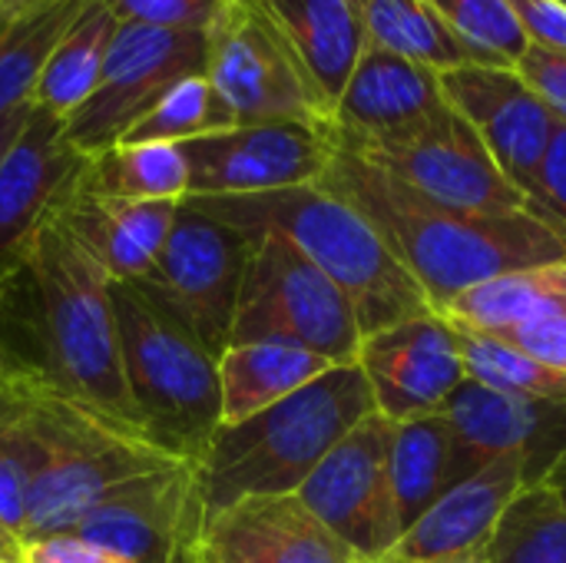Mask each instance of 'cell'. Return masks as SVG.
<instances>
[{
	"instance_id": "10",
	"label": "cell",
	"mask_w": 566,
	"mask_h": 563,
	"mask_svg": "<svg viewBox=\"0 0 566 563\" xmlns=\"http://www.w3.org/2000/svg\"><path fill=\"white\" fill-rule=\"evenodd\" d=\"M391 438L395 421L371 411L295 491L298 501L361 561L388 557L405 534L391 488Z\"/></svg>"
},
{
	"instance_id": "31",
	"label": "cell",
	"mask_w": 566,
	"mask_h": 563,
	"mask_svg": "<svg viewBox=\"0 0 566 563\" xmlns=\"http://www.w3.org/2000/svg\"><path fill=\"white\" fill-rule=\"evenodd\" d=\"M488 563H566V504L544 484H527L484 544Z\"/></svg>"
},
{
	"instance_id": "25",
	"label": "cell",
	"mask_w": 566,
	"mask_h": 563,
	"mask_svg": "<svg viewBox=\"0 0 566 563\" xmlns=\"http://www.w3.org/2000/svg\"><path fill=\"white\" fill-rule=\"evenodd\" d=\"M335 368L328 358L292 342H245L219 355V402L222 428L239 425L282 398L302 392Z\"/></svg>"
},
{
	"instance_id": "40",
	"label": "cell",
	"mask_w": 566,
	"mask_h": 563,
	"mask_svg": "<svg viewBox=\"0 0 566 563\" xmlns=\"http://www.w3.org/2000/svg\"><path fill=\"white\" fill-rule=\"evenodd\" d=\"M27 561V544L7 528V521L0 518V563H23Z\"/></svg>"
},
{
	"instance_id": "23",
	"label": "cell",
	"mask_w": 566,
	"mask_h": 563,
	"mask_svg": "<svg viewBox=\"0 0 566 563\" xmlns=\"http://www.w3.org/2000/svg\"><path fill=\"white\" fill-rule=\"evenodd\" d=\"M527 488V471L514 458H497L438 498L385 557L391 563H431L481 554L507 504Z\"/></svg>"
},
{
	"instance_id": "38",
	"label": "cell",
	"mask_w": 566,
	"mask_h": 563,
	"mask_svg": "<svg viewBox=\"0 0 566 563\" xmlns=\"http://www.w3.org/2000/svg\"><path fill=\"white\" fill-rule=\"evenodd\" d=\"M23 563H129L123 561L113 551L93 548L86 541L76 538H53V541H40L27 548V561Z\"/></svg>"
},
{
	"instance_id": "16",
	"label": "cell",
	"mask_w": 566,
	"mask_h": 563,
	"mask_svg": "<svg viewBox=\"0 0 566 563\" xmlns=\"http://www.w3.org/2000/svg\"><path fill=\"white\" fill-rule=\"evenodd\" d=\"M358 368L371 388L375 411L395 425L444 411L448 398L468 378L461 335L441 312L365 335Z\"/></svg>"
},
{
	"instance_id": "42",
	"label": "cell",
	"mask_w": 566,
	"mask_h": 563,
	"mask_svg": "<svg viewBox=\"0 0 566 563\" xmlns=\"http://www.w3.org/2000/svg\"><path fill=\"white\" fill-rule=\"evenodd\" d=\"M431 563H488L484 554H461V557H444V561H431Z\"/></svg>"
},
{
	"instance_id": "26",
	"label": "cell",
	"mask_w": 566,
	"mask_h": 563,
	"mask_svg": "<svg viewBox=\"0 0 566 563\" xmlns=\"http://www.w3.org/2000/svg\"><path fill=\"white\" fill-rule=\"evenodd\" d=\"M474 471L464 461L448 418L428 415L395 425L391 438V488L398 501L401 528L408 531L438 498L454 484L468 481Z\"/></svg>"
},
{
	"instance_id": "30",
	"label": "cell",
	"mask_w": 566,
	"mask_h": 563,
	"mask_svg": "<svg viewBox=\"0 0 566 563\" xmlns=\"http://www.w3.org/2000/svg\"><path fill=\"white\" fill-rule=\"evenodd\" d=\"M83 186L123 199H169L189 196V163L176 143H116L86 159Z\"/></svg>"
},
{
	"instance_id": "21",
	"label": "cell",
	"mask_w": 566,
	"mask_h": 563,
	"mask_svg": "<svg viewBox=\"0 0 566 563\" xmlns=\"http://www.w3.org/2000/svg\"><path fill=\"white\" fill-rule=\"evenodd\" d=\"M441 76L428 66L365 46L332 116L342 146H378L405 139L448 113Z\"/></svg>"
},
{
	"instance_id": "32",
	"label": "cell",
	"mask_w": 566,
	"mask_h": 563,
	"mask_svg": "<svg viewBox=\"0 0 566 563\" xmlns=\"http://www.w3.org/2000/svg\"><path fill=\"white\" fill-rule=\"evenodd\" d=\"M229 126L235 123L226 113L206 73H192L179 80L176 86H169L159 96V103L123 133L119 143H176L179 146L206 133L229 129Z\"/></svg>"
},
{
	"instance_id": "12",
	"label": "cell",
	"mask_w": 566,
	"mask_h": 563,
	"mask_svg": "<svg viewBox=\"0 0 566 563\" xmlns=\"http://www.w3.org/2000/svg\"><path fill=\"white\" fill-rule=\"evenodd\" d=\"M252 236L182 199L169 239L143 279L149 282L219 358L229 348Z\"/></svg>"
},
{
	"instance_id": "22",
	"label": "cell",
	"mask_w": 566,
	"mask_h": 563,
	"mask_svg": "<svg viewBox=\"0 0 566 563\" xmlns=\"http://www.w3.org/2000/svg\"><path fill=\"white\" fill-rule=\"evenodd\" d=\"M179 206L182 202L169 199L103 196L76 179L56 202L53 216L93 256L109 282H139L153 272Z\"/></svg>"
},
{
	"instance_id": "11",
	"label": "cell",
	"mask_w": 566,
	"mask_h": 563,
	"mask_svg": "<svg viewBox=\"0 0 566 563\" xmlns=\"http://www.w3.org/2000/svg\"><path fill=\"white\" fill-rule=\"evenodd\" d=\"M206 70V37L189 30H159L119 23L93 96L63 119L66 139L86 156H99L149 113L179 80Z\"/></svg>"
},
{
	"instance_id": "9",
	"label": "cell",
	"mask_w": 566,
	"mask_h": 563,
	"mask_svg": "<svg viewBox=\"0 0 566 563\" xmlns=\"http://www.w3.org/2000/svg\"><path fill=\"white\" fill-rule=\"evenodd\" d=\"M345 149L448 209L471 216H537L566 226L501 173L478 133L454 110L441 113L434 123L405 139Z\"/></svg>"
},
{
	"instance_id": "19",
	"label": "cell",
	"mask_w": 566,
	"mask_h": 563,
	"mask_svg": "<svg viewBox=\"0 0 566 563\" xmlns=\"http://www.w3.org/2000/svg\"><path fill=\"white\" fill-rule=\"evenodd\" d=\"M441 315L566 375V262L531 265L454 295Z\"/></svg>"
},
{
	"instance_id": "8",
	"label": "cell",
	"mask_w": 566,
	"mask_h": 563,
	"mask_svg": "<svg viewBox=\"0 0 566 563\" xmlns=\"http://www.w3.org/2000/svg\"><path fill=\"white\" fill-rule=\"evenodd\" d=\"M206 80L235 126H332L308 73L262 0H222L206 27Z\"/></svg>"
},
{
	"instance_id": "34",
	"label": "cell",
	"mask_w": 566,
	"mask_h": 563,
	"mask_svg": "<svg viewBox=\"0 0 566 563\" xmlns=\"http://www.w3.org/2000/svg\"><path fill=\"white\" fill-rule=\"evenodd\" d=\"M484 66H517L531 37L507 0H424Z\"/></svg>"
},
{
	"instance_id": "29",
	"label": "cell",
	"mask_w": 566,
	"mask_h": 563,
	"mask_svg": "<svg viewBox=\"0 0 566 563\" xmlns=\"http://www.w3.org/2000/svg\"><path fill=\"white\" fill-rule=\"evenodd\" d=\"M368 46L448 73L468 63H481L474 50L434 13L424 0H358Z\"/></svg>"
},
{
	"instance_id": "13",
	"label": "cell",
	"mask_w": 566,
	"mask_h": 563,
	"mask_svg": "<svg viewBox=\"0 0 566 563\" xmlns=\"http://www.w3.org/2000/svg\"><path fill=\"white\" fill-rule=\"evenodd\" d=\"M179 146L189 163V196H259L315 186L335 156L332 126L312 123L229 126Z\"/></svg>"
},
{
	"instance_id": "5",
	"label": "cell",
	"mask_w": 566,
	"mask_h": 563,
	"mask_svg": "<svg viewBox=\"0 0 566 563\" xmlns=\"http://www.w3.org/2000/svg\"><path fill=\"white\" fill-rule=\"evenodd\" d=\"M33 408L43 441V468L30 494L23 544L66 538L116 488L182 465L143 431H133L53 382L0 365Z\"/></svg>"
},
{
	"instance_id": "3",
	"label": "cell",
	"mask_w": 566,
	"mask_h": 563,
	"mask_svg": "<svg viewBox=\"0 0 566 563\" xmlns=\"http://www.w3.org/2000/svg\"><path fill=\"white\" fill-rule=\"evenodd\" d=\"M375 411L355 365H335L279 405L216 431L196 461V494L206 514L242 498L295 494L322 458Z\"/></svg>"
},
{
	"instance_id": "2",
	"label": "cell",
	"mask_w": 566,
	"mask_h": 563,
	"mask_svg": "<svg viewBox=\"0 0 566 563\" xmlns=\"http://www.w3.org/2000/svg\"><path fill=\"white\" fill-rule=\"evenodd\" d=\"M315 186L335 192L375 226L434 312L497 275L566 262V226L537 216H471L448 209L338 143Z\"/></svg>"
},
{
	"instance_id": "4",
	"label": "cell",
	"mask_w": 566,
	"mask_h": 563,
	"mask_svg": "<svg viewBox=\"0 0 566 563\" xmlns=\"http://www.w3.org/2000/svg\"><path fill=\"white\" fill-rule=\"evenodd\" d=\"M189 202L242 232H275L289 239L345 292L361 335L434 312L375 226L322 186H292L259 196H189Z\"/></svg>"
},
{
	"instance_id": "20",
	"label": "cell",
	"mask_w": 566,
	"mask_h": 563,
	"mask_svg": "<svg viewBox=\"0 0 566 563\" xmlns=\"http://www.w3.org/2000/svg\"><path fill=\"white\" fill-rule=\"evenodd\" d=\"M345 548L298 494L242 498L206 514L196 563H355Z\"/></svg>"
},
{
	"instance_id": "44",
	"label": "cell",
	"mask_w": 566,
	"mask_h": 563,
	"mask_svg": "<svg viewBox=\"0 0 566 563\" xmlns=\"http://www.w3.org/2000/svg\"><path fill=\"white\" fill-rule=\"evenodd\" d=\"M0 3H20V0H0Z\"/></svg>"
},
{
	"instance_id": "43",
	"label": "cell",
	"mask_w": 566,
	"mask_h": 563,
	"mask_svg": "<svg viewBox=\"0 0 566 563\" xmlns=\"http://www.w3.org/2000/svg\"><path fill=\"white\" fill-rule=\"evenodd\" d=\"M355 563H391V561H385V557H381V561H361V557H358Z\"/></svg>"
},
{
	"instance_id": "14",
	"label": "cell",
	"mask_w": 566,
	"mask_h": 563,
	"mask_svg": "<svg viewBox=\"0 0 566 563\" xmlns=\"http://www.w3.org/2000/svg\"><path fill=\"white\" fill-rule=\"evenodd\" d=\"M202 521L196 465L182 461L116 488L66 538L113 551L129 563H196Z\"/></svg>"
},
{
	"instance_id": "18",
	"label": "cell",
	"mask_w": 566,
	"mask_h": 563,
	"mask_svg": "<svg viewBox=\"0 0 566 563\" xmlns=\"http://www.w3.org/2000/svg\"><path fill=\"white\" fill-rule=\"evenodd\" d=\"M83 166L86 156L66 139L63 119L33 106L0 159V285L23 265L33 236L80 179Z\"/></svg>"
},
{
	"instance_id": "7",
	"label": "cell",
	"mask_w": 566,
	"mask_h": 563,
	"mask_svg": "<svg viewBox=\"0 0 566 563\" xmlns=\"http://www.w3.org/2000/svg\"><path fill=\"white\" fill-rule=\"evenodd\" d=\"M249 236L252 252L229 345L292 342L332 365H355L365 335L345 292L289 239L275 232Z\"/></svg>"
},
{
	"instance_id": "28",
	"label": "cell",
	"mask_w": 566,
	"mask_h": 563,
	"mask_svg": "<svg viewBox=\"0 0 566 563\" xmlns=\"http://www.w3.org/2000/svg\"><path fill=\"white\" fill-rule=\"evenodd\" d=\"M116 27L119 20L109 13V7L103 0H90L46 56L30 103L56 119H70L99 86Z\"/></svg>"
},
{
	"instance_id": "27",
	"label": "cell",
	"mask_w": 566,
	"mask_h": 563,
	"mask_svg": "<svg viewBox=\"0 0 566 563\" xmlns=\"http://www.w3.org/2000/svg\"><path fill=\"white\" fill-rule=\"evenodd\" d=\"M90 0L0 3V116L30 103L40 70Z\"/></svg>"
},
{
	"instance_id": "35",
	"label": "cell",
	"mask_w": 566,
	"mask_h": 563,
	"mask_svg": "<svg viewBox=\"0 0 566 563\" xmlns=\"http://www.w3.org/2000/svg\"><path fill=\"white\" fill-rule=\"evenodd\" d=\"M119 23L206 33L222 0H103Z\"/></svg>"
},
{
	"instance_id": "33",
	"label": "cell",
	"mask_w": 566,
	"mask_h": 563,
	"mask_svg": "<svg viewBox=\"0 0 566 563\" xmlns=\"http://www.w3.org/2000/svg\"><path fill=\"white\" fill-rule=\"evenodd\" d=\"M458 335H461V358H464L471 382L504 392V395L566 402L564 372L531 358L527 352H521L494 335H481V332H468V329H458Z\"/></svg>"
},
{
	"instance_id": "45",
	"label": "cell",
	"mask_w": 566,
	"mask_h": 563,
	"mask_svg": "<svg viewBox=\"0 0 566 563\" xmlns=\"http://www.w3.org/2000/svg\"><path fill=\"white\" fill-rule=\"evenodd\" d=\"M560 3H564V7H566V0H560Z\"/></svg>"
},
{
	"instance_id": "15",
	"label": "cell",
	"mask_w": 566,
	"mask_h": 563,
	"mask_svg": "<svg viewBox=\"0 0 566 563\" xmlns=\"http://www.w3.org/2000/svg\"><path fill=\"white\" fill-rule=\"evenodd\" d=\"M438 76L448 106L478 133L501 173L541 202V169L560 126L544 100L514 66L468 63Z\"/></svg>"
},
{
	"instance_id": "1",
	"label": "cell",
	"mask_w": 566,
	"mask_h": 563,
	"mask_svg": "<svg viewBox=\"0 0 566 563\" xmlns=\"http://www.w3.org/2000/svg\"><path fill=\"white\" fill-rule=\"evenodd\" d=\"M0 365L40 375L143 431L123 378L113 282L56 216L40 226L23 265L0 285Z\"/></svg>"
},
{
	"instance_id": "17",
	"label": "cell",
	"mask_w": 566,
	"mask_h": 563,
	"mask_svg": "<svg viewBox=\"0 0 566 563\" xmlns=\"http://www.w3.org/2000/svg\"><path fill=\"white\" fill-rule=\"evenodd\" d=\"M441 415L471 471L514 458L524 465L527 484H537L566 455V402L504 395L464 378Z\"/></svg>"
},
{
	"instance_id": "24",
	"label": "cell",
	"mask_w": 566,
	"mask_h": 563,
	"mask_svg": "<svg viewBox=\"0 0 566 563\" xmlns=\"http://www.w3.org/2000/svg\"><path fill=\"white\" fill-rule=\"evenodd\" d=\"M285 40L292 43L302 70L308 73L328 116L368 46L358 0H262Z\"/></svg>"
},
{
	"instance_id": "37",
	"label": "cell",
	"mask_w": 566,
	"mask_h": 563,
	"mask_svg": "<svg viewBox=\"0 0 566 563\" xmlns=\"http://www.w3.org/2000/svg\"><path fill=\"white\" fill-rule=\"evenodd\" d=\"M534 46L566 56V7L560 0H507Z\"/></svg>"
},
{
	"instance_id": "6",
	"label": "cell",
	"mask_w": 566,
	"mask_h": 563,
	"mask_svg": "<svg viewBox=\"0 0 566 563\" xmlns=\"http://www.w3.org/2000/svg\"><path fill=\"white\" fill-rule=\"evenodd\" d=\"M113 309L123 378L143 431L179 461L196 465L222 428L219 358L143 279L113 282Z\"/></svg>"
},
{
	"instance_id": "39",
	"label": "cell",
	"mask_w": 566,
	"mask_h": 563,
	"mask_svg": "<svg viewBox=\"0 0 566 563\" xmlns=\"http://www.w3.org/2000/svg\"><path fill=\"white\" fill-rule=\"evenodd\" d=\"M541 202L566 222V126L560 123L541 169Z\"/></svg>"
},
{
	"instance_id": "41",
	"label": "cell",
	"mask_w": 566,
	"mask_h": 563,
	"mask_svg": "<svg viewBox=\"0 0 566 563\" xmlns=\"http://www.w3.org/2000/svg\"><path fill=\"white\" fill-rule=\"evenodd\" d=\"M544 484H547V488H551V491H554V494H557V498L566 504V455H560V458H557V465L544 475Z\"/></svg>"
},
{
	"instance_id": "36",
	"label": "cell",
	"mask_w": 566,
	"mask_h": 563,
	"mask_svg": "<svg viewBox=\"0 0 566 563\" xmlns=\"http://www.w3.org/2000/svg\"><path fill=\"white\" fill-rule=\"evenodd\" d=\"M524 83L544 100V106L557 116V123L566 126V56L564 53H554V50H544V46H534L521 56V63L514 66Z\"/></svg>"
}]
</instances>
